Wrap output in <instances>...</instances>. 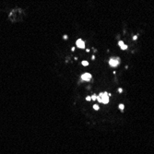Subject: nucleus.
Segmentation results:
<instances>
[{"label": "nucleus", "instance_id": "nucleus-5", "mask_svg": "<svg viewBox=\"0 0 154 154\" xmlns=\"http://www.w3.org/2000/svg\"><path fill=\"white\" fill-rule=\"evenodd\" d=\"M118 44H119V46H120V48H121L122 50H126V49H127V46H126V45H125L122 41H119Z\"/></svg>", "mask_w": 154, "mask_h": 154}, {"label": "nucleus", "instance_id": "nucleus-8", "mask_svg": "<svg viewBox=\"0 0 154 154\" xmlns=\"http://www.w3.org/2000/svg\"><path fill=\"white\" fill-rule=\"evenodd\" d=\"M81 64H82L84 66H87V65H89V62H88V61H82Z\"/></svg>", "mask_w": 154, "mask_h": 154}, {"label": "nucleus", "instance_id": "nucleus-2", "mask_svg": "<svg viewBox=\"0 0 154 154\" xmlns=\"http://www.w3.org/2000/svg\"><path fill=\"white\" fill-rule=\"evenodd\" d=\"M120 64V58L119 57H112L109 60V65L112 67H116Z\"/></svg>", "mask_w": 154, "mask_h": 154}, {"label": "nucleus", "instance_id": "nucleus-9", "mask_svg": "<svg viewBox=\"0 0 154 154\" xmlns=\"http://www.w3.org/2000/svg\"><path fill=\"white\" fill-rule=\"evenodd\" d=\"M91 97V101H96L97 100V95L93 94L92 96H90Z\"/></svg>", "mask_w": 154, "mask_h": 154}, {"label": "nucleus", "instance_id": "nucleus-7", "mask_svg": "<svg viewBox=\"0 0 154 154\" xmlns=\"http://www.w3.org/2000/svg\"><path fill=\"white\" fill-rule=\"evenodd\" d=\"M93 109H94L95 111H98V110L100 109V106H99L98 104H94V105H93Z\"/></svg>", "mask_w": 154, "mask_h": 154}, {"label": "nucleus", "instance_id": "nucleus-11", "mask_svg": "<svg viewBox=\"0 0 154 154\" xmlns=\"http://www.w3.org/2000/svg\"><path fill=\"white\" fill-rule=\"evenodd\" d=\"M118 92H119V93H122V92H123V89L119 88V89H118Z\"/></svg>", "mask_w": 154, "mask_h": 154}, {"label": "nucleus", "instance_id": "nucleus-10", "mask_svg": "<svg viewBox=\"0 0 154 154\" xmlns=\"http://www.w3.org/2000/svg\"><path fill=\"white\" fill-rule=\"evenodd\" d=\"M86 101H91V97H90V96H87V97H86Z\"/></svg>", "mask_w": 154, "mask_h": 154}, {"label": "nucleus", "instance_id": "nucleus-4", "mask_svg": "<svg viewBox=\"0 0 154 154\" xmlns=\"http://www.w3.org/2000/svg\"><path fill=\"white\" fill-rule=\"evenodd\" d=\"M77 46L80 49H84L85 48V42L84 41H82L81 39H78L77 41Z\"/></svg>", "mask_w": 154, "mask_h": 154}, {"label": "nucleus", "instance_id": "nucleus-6", "mask_svg": "<svg viewBox=\"0 0 154 154\" xmlns=\"http://www.w3.org/2000/svg\"><path fill=\"white\" fill-rule=\"evenodd\" d=\"M119 109L121 110V111H124V105L123 104V103H121V104H119Z\"/></svg>", "mask_w": 154, "mask_h": 154}, {"label": "nucleus", "instance_id": "nucleus-13", "mask_svg": "<svg viewBox=\"0 0 154 154\" xmlns=\"http://www.w3.org/2000/svg\"><path fill=\"white\" fill-rule=\"evenodd\" d=\"M71 51H72V52H74V51H75V48H74V47L71 48Z\"/></svg>", "mask_w": 154, "mask_h": 154}, {"label": "nucleus", "instance_id": "nucleus-1", "mask_svg": "<svg viewBox=\"0 0 154 154\" xmlns=\"http://www.w3.org/2000/svg\"><path fill=\"white\" fill-rule=\"evenodd\" d=\"M109 98L110 97L108 96L107 92H101L97 96V101L101 103H103V104H107V103H109Z\"/></svg>", "mask_w": 154, "mask_h": 154}, {"label": "nucleus", "instance_id": "nucleus-12", "mask_svg": "<svg viewBox=\"0 0 154 154\" xmlns=\"http://www.w3.org/2000/svg\"><path fill=\"white\" fill-rule=\"evenodd\" d=\"M136 38H137L136 36H134V37H133V39H134V40H136Z\"/></svg>", "mask_w": 154, "mask_h": 154}, {"label": "nucleus", "instance_id": "nucleus-3", "mask_svg": "<svg viewBox=\"0 0 154 154\" xmlns=\"http://www.w3.org/2000/svg\"><path fill=\"white\" fill-rule=\"evenodd\" d=\"M81 79L84 81H89L91 80V75L89 73H84L83 75H81Z\"/></svg>", "mask_w": 154, "mask_h": 154}, {"label": "nucleus", "instance_id": "nucleus-14", "mask_svg": "<svg viewBox=\"0 0 154 154\" xmlns=\"http://www.w3.org/2000/svg\"><path fill=\"white\" fill-rule=\"evenodd\" d=\"M64 39H67V35H65V36H64Z\"/></svg>", "mask_w": 154, "mask_h": 154}]
</instances>
